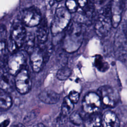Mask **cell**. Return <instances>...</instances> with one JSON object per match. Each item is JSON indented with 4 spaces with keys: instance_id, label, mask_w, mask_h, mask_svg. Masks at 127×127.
<instances>
[{
    "instance_id": "cell-1",
    "label": "cell",
    "mask_w": 127,
    "mask_h": 127,
    "mask_svg": "<svg viewBox=\"0 0 127 127\" xmlns=\"http://www.w3.org/2000/svg\"><path fill=\"white\" fill-rule=\"evenodd\" d=\"M63 41V48L67 52L77 51L81 46L83 38V31L81 25L78 22L69 24Z\"/></svg>"
},
{
    "instance_id": "cell-2",
    "label": "cell",
    "mask_w": 127,
    "mask_h": 127,
    "mask_svg": "<svg viewBox=\"0 0 127 127\" xmlns=\"http://www.w3.org/2000/svg\"><path fill=\"white\" fill-rule=\"evenodd\" d=\"M112 26L113 25L110 4L104 7L100 12L95 24V31L99 36L105 37L110 33Z\"/></svg>"
},
{
    "instance_id": "cell-3",
    "label": "cell",
    "mask_w": 127,
    "mask_h": 127,
    "mask_svg": "<svg viewBox=\"0 0 127 127\" xmlns=\"http://www.w3.org/2000/svg\"><path fill=\"white\" fill-rule=\"evenodd\" d=\"M70 12L66 8L61 7L58 8L51 26L52 34L56 35L64 31L70 23Z\"/></svg>"
},
{
    "instance_id": "cell-4",
    "label": "cell",
    "mask_w": 127,
    "mask_h": 127,
    "mask_svg": "<svg viewBox=\"0 0 127 127\" xmlns=\"http://www.w3.org/2000/svg\"><path fill=\"white\" fill-rule=\"evenodd\" d=\"M98 93L102 103L107 107H114L119 101V94L118 91L109 85H104L99 87Z\"/></svg>"
},
{
    "instance_id": "cell-5",
    "label": "cell",
    "mask_w": 127,
    "mask_h": 127,
    "mask_svg": "<svg viewBox=\"0 0 127 127\" xmlns=\"http://www.w3.org/2000/svg\"><path fill=\"white\" fill-rule=\"evenodd\" d=\"M26 57L22 52H15L7 60V70L13 76H15L25 67Z\"/></svg>"
},
{
    "instance_id": "cell-6",
    "label": "cell",
    "mask_w": 127,
    "mask_h": 127,
    "mask_svg": "<svg viewBox=\"0 0 127 127\" xmlns=\"http://www.w3.org/2000/svg\"><path fill=\"white\" fill-rule=\"evenodd\" d=\"M15 76V87L17 91L22 94L29 92L32 83L28 69L24 67Z\"/></svg>"
},
{
    "instance_id": "cell-7",
    "label": "cell",
    "mask_w": 127,
    "mask_h": 127,
    "mask_svg": "<svg viewBox=\"0 0 127 127\" xmlns=\"http://www.w3.org/2000/svg\"><path fill=\"white\" fill-rule=\"evenodd\" d=\"M102 103L99 94L94 92H90L87 93L83 99V109L87 113L96 112L100 109Z\"/></svg>"
},
{
    "instance_id": "cell-8",
    "label": "cell",
    "mask_w": 127,
    "mask_h": 127,
    "mask_svg": "<svg viewBox=\"0 0 127 127\" xmlns=\"http://www.w3.org/2000/svg\"><path fill=\"white\" fill-rule=\"evenodd\" d=\"M22 23L28 27H34L38 25L41 20V15L38 9L30 7L23 10L21 14Z\"/></svg>"
},
{
    "instance_id": "cell-9",
    "label": "cell",
    "mask_w": 127,
    "mask_h": 127,
    "mask_svg": "<svg viewBox=\"0 0 127 127\" xmlns=\"http://www.w3.org/2000/svg\"><path fill=\"white\" fill-rule=\"evenodd\" d=\"M27 34L23 25L19 22H15L12 26L10 37L16 43L18 48L24 44Z\"/></svg>"
},
{
    "instance_id": "cell-10",
    "label": "cell",
    "mask_w": 127,
    "mask_h": 127,
    "mask_svg": "<svg viewBox=\"0 0 127 127\" xmlns=\"http://www.w3.org/2000/svg\"><path fill=\"white\" fill-rule=\"evenodd\" d=\"M125 3V0H112L111 1L112 21L114 27H117L121 21Z\"/></svg>"
},
{
    "instance_id": "cell-11",
    "label": "cell",
    "mask_w": 127,
    "mask_h": 127,
    "mask_svg": "<svg viewBox=\"0 0 127 127\" xmlns=\"http://www.w3.org/2000/svg\"><path fill=\"white\" fill-rule=\"evenodd\" d=\"M8 70L0 69V89L7 93L12 92L15 87L14 79Z\"/></svg>"
},
{
    "instance_id": "cell-12",
    "label": "cell",
    "mask_w": 127,
    "mask_h": 127,
    "mask_svg": "<svg viewBox=\"0 0 127 127\" xmlns=\"http://www.w3.org/2000/svg\"><path fill=\"white\" fill-rule=\"evenodd\" d=\"M30 63L35 72H39L42 69L45 62L43 54L40 48H36L30 54Z\"/></svg>"
},
{
    "instance_id": "cell-13",
    "label": "cell",
    "mask_w": 127,
    "mask_h": 127,
    "mask_svg": "<svg viewBox=\"0 0 127 127\" xmlns=\"http://www.w3.org/2000/svg\"><path fill=\"white\" fill-rule=\"evenodd\" d=\"M38 97L43 102L50 104H56L60 99V95L51 90L42 91L39 93Z\"/></svg>"
},
{
    "instance_id": "cell-14",
    "label": "cell",
    "mask_w": 127,
    "mask_h": 127,
    "mask_svg": "<svg viewBox=\"0 0 127 127\" xmlns=\"http://www.w3.org/2000/svg\"><path fill=\"white\" fill-rule=\"evenodd\" d=\"M83 124L86 127H99L102 125V116L97 112L87 113L84 119Z\"/></svg>"
},
{
    "instance_id": "cell-15",
    "label": "cell",
    "mask_w": 127,
    "mask_h": 127,
    "mask_svg": "<svg viewBox=\"0 0 127 127\" xmlns=\"http://www.w3.org/2000/svg\"><path fill=\"white\" fill-rule=\"evenodd\" d=\"M102 125L106 127H117L120 126V121L114 112L107 111L102 116Z\"/></svg>"
},
{
    "instance_id": "cell-16",
    "label": "cell",
    "mask_w": 127,
    "mask_h": 127,
    "mask_svg": "<svg viewBox=\"0 0 127 127\" xmlns=\"http://www.w3.org/2000/svg\"><path fill=\"white\" fill-rule=\"evenodd\" d=\"M39 26L37 31V38L40 44L46 43L48 40L49 35V28L46 22L44 20L41 21L39 24Z\"/></svg>"
},
{
    "instance_id": "cell-17",
    "label": "cell",
    "mask_w": 127,
    "mask_h": 127,
    "mask_svg": "<svg viewBox=\"0 0 127 127\" xmlns=\"http://www.w3.org/2000/svg\"><path fill=\"white\" fill-rule=\"evenodd\" d=\"M12 99L8 93L0 89V111L8 110L12 105Z\"/></svg>"
},
{
    "instance_id": "cell-18",
    "label": "cell",
    "mask_w": 127,
    "mask_h": 127,
    "mask_svg": "<svg viewBox=\"0 0 127 127\" xmlns=\"http://www.w3.org/2000/svg\"><path fill=\"white\" fill-rule=\"evenodd\" d=\"M95 67L100 72H105L109 68V64L106 62L100 55H96L94 60Z\"/></svg>"
},
{
    "instance_id": "cell-19",
    "label": "cell",
    "mask_w": 127,
    "mask_h": 127,
    "mask_svg": "<svg viewBox=\"0 0 127 127\" xmlns=\"http://www.w3.org/2000/svg\"><path fill=\"white\" fill-rule=\"evenodd\" d=\"M74 108V103L71 102L68 97L64 98L62 104L61 114L65 116H67Z\"/></svg>"
},
{
    "instance_id": "cell-20",
    "label": "cell",
    "mask_w": 127,
    "mask_h": 127,
    "mask_svg": "<svg viewBox=\"0 0 127 127\" xmlns=\"http://www.w3.org/2000/svg\"><path fill=\"white\" fill-rule=\"evenodd\" d=\"M24 50L28 54H30L35 49V37L33 34L30 33L27 35L24 44Z\"/></svg>"
},
{
    "instance_id": "cell-21",
    "label": "cell",
    "mask_w": 127,
    "mask_h": 127,
    "mask_svg": "<svg viewBox=\"0 0 127 127\" xmlns=\"http://www.w3.org/2000/svg\"><path fill=\"white\" fill-rule=\"evenodd\" d=\"M71 73V69L68 66L64 65L57 72V77L59 80H66L69 77Z\"/></svg>"
},
{
    "instance_id": "cell-22",
    "label": "cell",
    "mask_w": 127,
    "mask_h": 127,
    "mask_svg": "<svg viewBox=\"0 0 127 127\" xmlns=\"http://www.w3.org/2000/svg\"><path fill=\"white\" fill-rule=\"evenodd\" d=\"M69 120L71 123L76 126H80L83 124V119L79 113L77 111L73 112L70 114L69 116Z\"/></svg>"
},
{
    "instance_id": "cell-23",
    "label": "cell",
    "mask_w": 127,
    "mask_h": 127,
    "mask_svg": "<svg viewBox=\"0 0 127 127\" xmlns=\"http://www.w3.org/2000/svg\"><path fill=\"white\" fill-rule=\"evenodd\" d=\"M7 44L4 38H0V60L4 61L7 55Z\"/></svg>"
},
{
    "instance_id": "cell-24",
    "label": "cell",
    "mask_w": 127,
    "mask_h": 127,
    "mask_svg": "<svg viewBox=\"0 0 127 127\" xmlns=\"http://www.w3.org/2000/svg\"><path fill=\"white\" fill-rule=\"evenodd\" d=\"M78 3L76 0H67L65 2L66 8L70 13H73L77 11Z\"/></svg>"
},
{
    "instance_id": "cell-25",
    "label": "cell",
    "mask_w": 127,
    "mask_h": 127,
    "mask_svg": "<svg viewBox=\"0 0 127 127\" xmlns=\"http://www.w3.org/2000/svg\"><path fill=\"white\" fill-rule=\"evenodd\" d=\"M7 48L8 51L11 53L15 52V51L18 48L16 43L13 39L10 36L7 43Z\"/></svg>"
},
{
    "instance_id": "cell-26",
    "label": "cell",
    "mask_w": 127,
    "mask_h": 127,
    "mask_svg": "<svg viewBox=\"0 0 127 127\" xmlns=\"http://www.w3.org/2000/svg\"><path fill=\"white\" fill-rule=\"evenodd\" d=\"M79 94L78 92L75 91H71L70 92L68 95V98L74 104L76 103L79 99Z\"/></svg>"
},
{
    "instance_id": "cell-27",
    "label": "cell",
    "mask_w": 127,
    "mask_h": 127,
    "mask_svg": "<svg viewBox=\"0 0 127 127\" xmlns=\"http://www.w3.org/2000/svg\"><path fill=\"white\" fill-rule=\"evenodd\" d=\"M77 3L82 8H84L88 5V0H77Z\"/></svg>"
},
{
    "instance_id": "cell-28",
    "label": "cell",
    "mask_w": 127,
    "mask_h": 127,
    "mask_svg": "<svg viewBox=\"0 0 127 127\" xmlns=\"http://www.w3.org/2000/svg\"><path fill=\"white\" fill-rule=\"evenodd\" d=\"M9 122V120H5L4 122H3L2 123H1V124H0V126H1V127L7 126L8 125Z\"/></svg>"
},
{
    "instance_id": "cell-29",
    "label": "cell",
    "mask_w": 127,
    "mask_h": 127,
    "mask_svg": "<svg viewBox=\"0 0 127 127\" xmlns=\"http://www.w3.org/2000/svg\"><path fill=\"white\" fill-rule=\"evenodd\" d=\"M36 126H37V127H40V126H41V127H44L45 126L43 124H42L41 123H40L38 125H37Z\"/></svg>"
},
{
    "instance_id": "cell-30",
    "label": "cell",
    "mask_w": 127,
    "mask_h": 127,
    "mask_svg": "<svg viewBox=\"0 0 127 127\" xmlns=\"http://www.w3.org/2000/svg\"><path fill=\"white\" fill-rule=\"evenodd\" d=\"M56 1H61V0H56Z\"/></svg>"
}]
</instances>
